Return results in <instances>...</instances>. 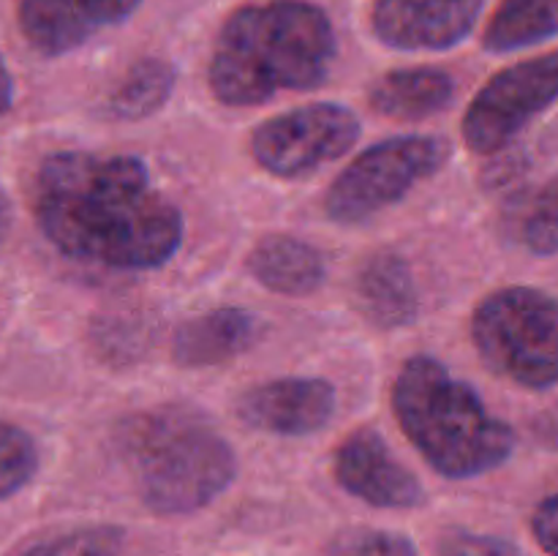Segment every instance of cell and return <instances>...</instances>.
<instances>
[{"instance_id": "cell-1", "label": "cell", "mask_w": 558, "mask_h": 556, "mask_svg": "<svg viewBox=\"0 0 558 556\" xmlns=\"http://www.w3.org/2000/svg\"><path fill=\"white\" fill-rule=\"evenodd\" d=\"M33 216L44 238L76 262L109 270H156L185 238L180 207L136 156L52 153L33 180Z\"/></svg>"}, {"instance_id": "cell-2", "label": "cell", "mask_w": 558, "mask_h": 556, "mask_svg": "<svg viewBox=\"0 0 558 556\" xmlns=\"http://www.w3.org/2000/svg\"><path fill=\"white\" fill-rule=\"evenodd\" d=\"M338 36L322 5L265 0L229 14L207 65V85L223 107H256L278 93L316 90L330 76Z\"/></svg>"}, {"instance_id": "cell-3", "label": "cell", "mask_w": 558, "mask_h": 556, "mask_svg": "<svg viewBox=\"0 0 558 556\" xmlns=\"http://www.w3.org/2000/svg\"><path fill=\"white\" fill-rule=\"evenodd\" d=\"M392 412L428 467L447 480L483 478L515 452L512 425L490 414L480 392L430 354H414L401 365Z\"/></svg>"}, {"instance_id": "cell-4", "label": "cell", "mask_w": 558, "mask_h": 556, "mask_svg": "<svg viewBox=\"0 0 558 556\" xmlns=\"http://www.w3.org/2000/svg\"><path fill=\"white\" fill-rule=\"evenodd\" d=\"M134 463L136 491L156 516H189L216 501L238 478V456L202 412L161 407L134 414L120 428Z\"/></svg>"}, {"instance_id": "cell-5", "label": "cell", "mask_w": 558, "mask_h": 556, "mask_svg": "<svg viewBox=\"0 0 558 556\" xmlns=\"http://www.w3.org/2000/svg\"><path fill=\"white\" fill-rule=\"evenodd\" d=\"M480 358L526 390L558 385V300L534 287H501L472 314Z\"/></svg>"}, {"instance_id": "cell-6", "label": "cell", "mask_w": 558, "mask_h": 556, "mask_svg": "<svg viewBox=\"0 0 558 556\" xmlns=\"http://www.w3.org/2000/svg\"><path fill=\"white\" fill-rule=\"evenodd\" d=\"M450 158L447 140L434 134H401L365 147L330 183L327 218L357 227L376 213L398 205L423 180L434 178Z\"/></svg>"}, {"instance_id": "cell-7", "label": "cell", "mask_w": 558, "mask_h": 556, "mask_svg": "<svg viewBox=\"0 0 558 556\" xmlns=\"http://www.w3.org/2000/svg\"><path fill=\"white\" fill-rule=\"evenodd\" d=\"M363 123L354 109L338 101H316L287 109L259 123L251 134V156L278 180H298L347 156Z\"/></svg>"}, {"instance_id": "cell-8", "label": "cell", "mask_w": 558, "mask_h": 556, "mask_svg": "<svg viewBox=\"0 0 558 556\" xmlns=\"http://www.w3.org/2000/svg\"><path fill=\"white\" fill-rule=\"evenodd\" d=\"M556 101L558 49L507 65L480 87L463 112V142L472 153L494 156Z\"/></svg>"}, {"instance_id": "cell-9", "label": "cell", "mask_w": 558, "mask_h": 556, "mask_svg": "<svg viewBox=\"0 0 558 556\" xmlns=\"http://www.w3.org/2000/svg\"><path fill=\"white\" fill-rule=\"evenodd\" d=\"M485 0H374L371 33L398 52H445L472 36Z\"/></svg>"}, {"instance_id": "cell-10", "label": "cell", "mask_w": 558, "mask_h": 556, "mask_svg": "<svg viewBox=\"0 0 558 556\" xmlns=\"http://www.w3.org/2000/svg\"><path fill=\"white\" fill-rule=\"evenodd\" d=\"M332 474L347 494L379 510H414L425 505L417 474L398 461L376 428H357L336 447Z\"/></svg>"}, {"instance_id": "cell-11", "label": "cell", "mask_w": 558, "mask_h": 556, "mask_svg": "<svg viewBox=\"0 0 558 556\" xmlns=\"http://www.w3.org/2000/svg\"><path fill=\"white\" fill-rule=\"evenodd\" d=\"M338 409L336 387L319 376H281L262 382L238 398L248 428L270 436H311L330 425Z\"/></svg>"}, {"instance_id": "cell-12", "label": "cell", "mask_w": 558, "mask_h": 556, "mask_svg": "<svg viewBox=\"0 0 558 556\" xmlns=\"http://www.w3.org/2000/svg\"><path fill=\"white\" fill-rule=\"evenodd\" d=\"M142 0H20L16 22L44 58H63L101 31L129 22Z\"/></svg>"}, {"instance_id": "cell-13", "label": "cell", "mask_w": 558, "mask_h": 556, "mask_svg": "<svg viewBox=\"0 0 558 556\" xmlns=\"http://www.w3.org/2000/svg\"><path fill=\"white\" fill-rule=\"evenodd\" d=\"M354 305L379 330H398L417 322L420 292L409 262L396 251H374L360 262L352 283Z\"/></svg>"}, {"instance_id": "cell-14", "label": "cell", "mask_w": 558, "mask_h": 556, "mask_svg": "<svg viewBox=\"0 0 558 556\" xmlns=\"http://www.w3.org/2000/svg\"><path fill=\"white\" fill-rule=\"evenodd\" d=\"M262 336V319L240 305H221L185 319L172 338V358L183 368H213L248 352Z\"/></svg>"}, {"instance_id": "cell-15", "label": "cell", "mask_w": 558, "mask_h": 556, "mask_svg": "<svg viewBox=\"0 0 558 556\" xmlns=\"http://www.w3.org/2000/svg\"><path fill=\"white\" fill-rule=\"evenodd\" d=\"M245 270L267 292L305 298L327 278V262L316 245L294 234H267L245 256Z\"/></svg>"}, {"instance_id": "cell-16", "label": "cell", "mask_w": 558, "mask_h": 556, "mask_svg": "<svg viewBox=\"0 0 558 556\" xmlns=\"http://www.w3.org/2000/svg\"><path fill=\"white\" fill-rule=\"evenodd\" d=\"M456 93V80L445 69L412 65V69H396L381 74L368 87V104L381 118L414 123V120L445 112Z\"/></svg>"}, {"instance_id": "cell-17", "label": "cell", "mask_w": 558, "mask_h": 556, "mask_svg": "<svg viewBox=\"0 0 558 556\" xmlns=\"http://www.w3.org/2000/svg\"><path fill=\"white\" fill-rule=\"evenodd\" d=\"M178 85V69L163 58H140L114 80L104 98V114L118 123H140L167 107Z\"/></svg>"}, {"instance_id": "cell-18", "label": "cell", "mask_w": 558, "mask_h": 556, "mask_svg": "<svg viewBox=\"0 0 558 556\" xmlns=\"http://www.w3.org/2000/svg\"><path fill=\"white\" fill-rule=\"evenodd\" d=\"M558 36V0H501L483 33L485 52L507 55Z\"/></svg>"}, {"instance_id": "cell-19", "label": "cell", "mask_w": 558, "mask_h": 556, "mask_svg": "<svg viewBox=\"0 0 558 556\" xmlns=\"http://www.w3.org/2000/svg\"><path fill=\"white\" fill-rule=\"evenodd\" d=\"M123 543L125 532L120 527L93 523V527H76L38 540L16 556H118L123 551Z\"/></svg>"}, {"instance_id": "cell-20", "label": "cell", "mask_w": 558, "mask_h": 556, "mask_svg": "<svg viewBox=\"0 0 558 556\" xmlns=\"http://www.w3.org/2000/svg\"><path fill=\"white\" fill-rule=\"evenodd\" d=\"M521 245L534 256L558 254V174L550 178L523 207L518 221Z\"/></svg>"}, {"instance_id": "cell-21", "label": "cell", "mask_w": 558, "mask_h": 556, "mask_svg": "<svg viewBox=\"0 0 558 556\" xmlns=\"http://www.w3.org/2000/svg\"><path fill=\"white\" fill-rule=\"evenodd\" d=\"M38 472V447L20 425L0 420V501L20 494Z\"/></svg>"}, {"instance_id": "cell-22", "label": "cell", "mask_w": 558, "mask_h": 556, "mask_svg": "<svg viewBox=\"0 0 558 556\" xmlns=\"http://www.w3.org/2000/svg\"><path fill=\"white\" fill-rule=\"evenodd\" d=\"M327 556H420L417 545L398 532L385 529H352L330 545Z\"/></svg>"}, {"instance_id": "cell-23", "label": "cell", "mask_w": 558, "mask_h": 556, "mask_svg": "<svg viewBox=\"0 0 558 556\" xmlns=\"http://www.w3.org/2000/svg\"><path fill=\"white\" fill-rule=\"evenodd\" d=\"M439 556H523L515 543L496 534L466 532V529H452L441 537Z\"/></svg>"}, {"instance_id": "cell-24", "label": "cell", "mask_w": 558, "mask_h": 556, "mask_svg": "<svg viewBox=\"0 0 558 556\" xmlns=\"http://www.w3.org/2000/svg\"><path fill=\"white\" fill-rule=\"evenodd\" d=\"M532 532L550 556H558V491L537 505L532 516Z\"/></svg>"}, {"instance_id": "cell-25", "label": "cell", "mask_w": 558, "mask_h": 556, "mask_svg": "<svg viewBox=\"0 0 558 556\" xmlns=\"http://www.w3.org/2000/svg\"><path fill=\"white\" fill-rule=\"evenodd\" d=\"M11 107H14V76H11L9 65L0 55V118L9 114Z\"/></svg>"}, {"instance_id": "cell-26", "label": "cell", "mask_w": 558, "mask_h": 556, "mask_svg": "<svg viewBox=\"0 0 558 556\" xmlns=\"http://www.w3.org/2000/svg\"><path fill=\"white\" fill-rule=\"evenodd\" d=\"M9 229H11V200L3 191V185H0V243L5 240Z\"/></svg>"}]
</instances>
